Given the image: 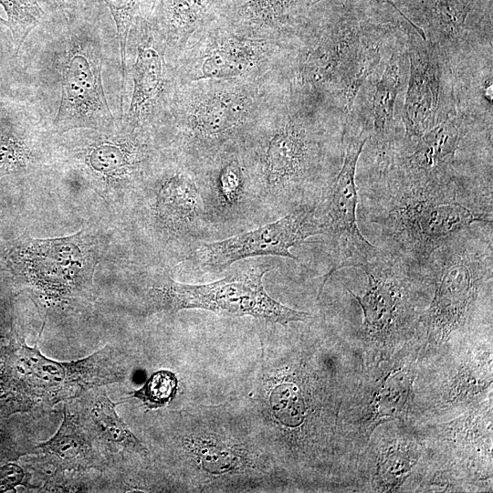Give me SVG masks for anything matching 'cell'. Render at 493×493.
<instances>
[{
  "mask_svg": "<svg viewBox=\"0 0 493 493\" xmlns=\"http://www.w3.org/2000/svg\"><path fill=\"white\" fill-rule=\"evenodd\" d=\"M268 271L267 264L250 265L205 284H184L165 278L151 288L152 299L157 310L168 312L205 309L237 317L251 316L282 326L311 319L310 313L288 308L267 293L263 278Z\"/></svg>",
  "mask_w": 493,
  "mask_h": 493,
  "instance_id": "1",
  "label": "cell"
},
{
  "mask_svg": "<svg viewBox=\"0 0 493 493\" xmlns=\"http://www.w3.org/2000/svg\"><path fill=\"white\" fill-rule=\"evenodd\" d=\"M103 52L91 26L69 24L61 60V96L53 128L61 134L115 121L102 82Z\"/></svg>",
  "mask_w": 493,
  "mask_h": 493,
  "instance_id": "2",
  "label": "cell"
},
{
  "mask_svg": "<svg viewBox=\"0 0 493 493\" xmlns=\"http://www.w3.org/2000/svg\"><path fill=\"white\" fill-rule=\"evenodd\" d=\"M319 155V142L302 118L289 117L274 129L248 173L259 209H278L295 202L312 177Z\"/></svg>",
  "mask_w": 493,
  "mask_h": 493,
  "instance_id": "3",
  "label": "cell"
},
{
  "mask_svg": "<svg viewBox=\"0 0 493 493\" xmlns=\"http://www.w3.org/2000/svg\"><path fill=\"white\" fill-rule=\"evenodd\" d=\"M10 365L18 393L28 404L47 406L76 399L89 389L120 382L124 376L115 350L109 346L87 358L61 362L23 342Z\"/></svg>",
  "mask_w": 493,
  "mask_h": 493,
  "instance_id": "4",
  "label": "cell"
},
{
  "mask_svg": "<svg viewBox=\"0 0 493 493\" xmlns=\"http://www.w3.org/2000/svg\"><path fill=\"white\" fill-rule=\"evenodd\" d=\"M70 161L91 179L130 185L142 180L153 153L146 127H134L121 118L100 128L64 132Z\"/></svg>",
  "mask_w": 493,
  "mask_h": 493,
  "instance_id": "5",
  "label": "cell"
},
{
  "mask_svg": "<svg viewBox=\"0 0 493 493\" xmlns=\"http://www.w3.org/2000/svg\"><path fill=\"white\" fill-rule=\"evenodd\" d=\"M381 39L356 26H340L310 51L304 79L330 86L348 121L359 90L381 60Z\"/></svg>",
  "mask_w": 493,
  "mask_h": 493,
  "instance_id": "6",
  "label": "cell"
},
{
  "mask_svg": "<svg viewBox=\"0 0 493 493\" xmlns=\"http://www.w3.org/2000/svg\"><path fill=\"white\" fill-rule=\"evenodd\" d=\"M368 139L366 131L362 130L357 137L349 141L342 166L325 198L321 212H319L322 235L330 237L334 254L333 264L324 277L319 295L337 270L346 267L364 270L380 261L381 250L362 235L356 214V167Z\"/></svg>",
  "mask_w": 493,
  "mask_h": 493,
  "instance_id": "7",
  "label": "cell"
},
{
  "mask_svg": "<svg viewBox=\"0 0 493 493\" xmlns=\"http://www.w3.org/2000/svg\"><path fill=\"white\" fill-rule=\"evenodd\" d=\"M318 206L303 205L257 228L222 240L201 242L188 256L200 268L221 271L234 263L257 257L275 256L296 261L290 248L307 238L322 235Z\"/></svg>",
  "mask_w": 493,
  "mask_h": 493,
  "instance_id": "8",
  "label": "cell"
},
{
  "mask_svg": "<svg viewBox=\"0 0 493 493\" xmlns=\"http://www.w3.org/2000/svg\"><path fill=\"white\" fill-rule=\"evenodd\" d=\"M412 37L407 47L409 80L403 122L405 138H415L443 121L456 107L448 56L435 42Z\"/></svg>",
  "mask_w": 493,
  "mask_h": 493,
  "instance_id": "9",
  "label": "cell"
},
{
  "mask_svg": "<svg viewBox=\"0 0 493 493\" xmlns=\"http://www.w3.org/2000/svg\"><path fill=\"white\" fill-rule=\"evenodd\" d=\"M173 452L186 467H194L203 482L233 481L265 469L261 454L249 440L208 426L190 427L173 435Z\"/></svg>",
  "mask_w": 493,
  "mask_h": 493,
  "instance_id": "10",
  "label": "cell"
},
{
  "mask_svg": "<svg viewBox=\"0 0 493 493\" xmlns=\"http://www.w3.org/2000/svg\"><path fill=\"white\" fill-rule=\"evenodd\" d=\"M465 116L456 109L443 121L415 138H405L394 164L409 180V194H437L435 187L452 166L467 132Z\"/></svg>",
  "mask_w": 493,
  "mask_h": 493,
  "instance_id": "11",
  "label": "cell"
},
{
  "mask_svg": "<svg viewBox=\"0 0 493 493\" xmlns=\"http://www.w3.org/2000/svg\"><path fill=\"white\" fill-rule=\"evenodd\" d=\"M128 38L135 46L133 89L128 111L121 118L129 125L147 128L166 90V35L155 18L146 22L136 16Z\"/></svg>",
  "mask_w": 493,
  "mask_h": 493,
  "instance_id": "12",
  "label": "cell"
},
{
  "mask_svg": "<svg viewBox=\"0 0 493 493\" xmlns=\"http://www.w3.org/2000/svg\"><path fill=\"white\" fill-rule=\"evenodd\" d=\"M427 312L429 331L446 336L460 326L485 275L483 260L467 250L451 251L439 268Z\"/></svg>",
  "mask_w": 493,
  "mask_h": 493,
  "instance_id": "13",
  "label": "cell"
},
{
  "mask_svg": "<svg viewBox=\"0 0 493 493\" xmlns=\"http://www.w3.org/2000/svg\"><path fill=\"white\" fill-rule=\"evenodd\" d=\"M394 220L403 234L420 249L436 247L474 223L489 222L484 214L426 194L406 195L394 211Z\"/></svg>",
  "mask_w": 493,
  "mask_h": 493,
  "instance_id": "14",
  "label": "cell"
},
{
  "mask_svg": "<svg viewBox=\"0 0 493 493\" xmlns=\"http://www.w3.org/2000/svg\"><path fill=\"white\" fill-rule=\"evenodd\" d=\"M198 185L207 228L240 225L259 210L249 175L236 157Z\"/></svg>",
  "mask_w": 493,
  "mask_h": 493,
  "instance_id": "15",
  "label": "cell"
},
{
  "mask_svg": "<svg viewBox=\"0 0 493 493\" xmlns=\"http://www.w3.org/2000/svg\"><path fill=\"white\" fill-rule=\"evenodd\" d=\"M153 214L157 225L176 239L197 240L207 228L198 183L185 172H175L163 180Z\"/></svg>",
  "mask_w": 493,
  "mask_h": 493,
  "instance_id": "16",
  "label": "cell"
},
{
  "mask_svg": "<svg viewBox=\"0 0 493 493\" xmlns=\"http://www.w3.org/2000/svg\"><path fill=\"white\" fill-rule=\"evenodd\" d=\"M250 101L239 89H223L206 95L187 118V134L193 146L211 150L231 140L248 118Z\"/></svg>",
  "mask_w": 493,
  "mask_h": 493,
  "instance_id": "17",
  "label": "cell"
},
{
  "mask_svg": "<svg viewBox=\"0 0 493 493\" xmlns=\"http://www.w3.org/2000/svg\"><path fill=\"white\" fill-rule=\"evenodd\" d=\"M76 399L79 404L77 414L105 461L115 453L148 456L145 446L117 414L119 403H113L103 390L95 387Z\"/></svg>",
  "mask_w": 493,
  "mask_h": 493,
  "instance_id": "18",
  "label": "cell"
},
{
  "mask_svg": "<svg viewBox=\"0 0 493 493\" xmlns=\"http://www.w3.org/2000/svg\"><path fill=\"white\" fill-rule=\"evenodd\" d=\"M39 128L23 105L7 100L0 108V181L29 172L38 158Z\"/></svg>",
  "mask_w": 493,
  "mask_h": 493,
  "instance_id": "19",
  "label": "cell"
},
{
  "mask_svg": "<svg viewBox=\"0 0 493 493\" xmlns=\"http://www.w3.org/2000/svg\"><path fill=\"white\" fill-rule=\"evenodd\" d=\"M409 67L407 49L396 47L381 77L372 85L368 117L379 153L387 156L393 147L394 106Z\"/></svg>",
  "mask_w": 493,
  "mask_h": 493,
  "instance_id": "20",
  "label": "cell"
},
{
  "mask_svg": "<svg viewBox=\"0 0 493 493\" xmlns=\"http://www.w3.org/2000/svg\"><path fill=\"white\" fill-rule=\"evenodd\" d=\"M37 447L55 466L56 472L101 469L106 461L77 413L64 406L63 421L56 434Z\"/></svg>",
  "mask_w": 493,
  "mask_h": 493,
  "instance_id": "21",
  "label": "cell"
},
{
  "mask_svg": "<svg viewBox=\"0 0 493 493\" xmlns=\"http://www.w3.org/2000/svg\"><path fill=\"white\" fill-rule=\"evenodd\" d=\"M368 277V288L362 296L350 293L363 311L365 330L372 335H387L394 329L404 305V287L390 276L380 261L363 270Z\"/></svg>",
  "mask_w": 493,
  "mask_h": 493,
  "instance_id": "22",
  "label": "cell"
},
{
  "mask_svg": "<svg viewBox=\"0 0 493 493\" xmlns=\"http://www.w3.org/2000/svg\"><path fill=\"white\" fill-rule=\"evenodd\" d=\"M260 47L252 41L226 39L205 55L196 79H226L252 69L259 59Z\"/></svg>",
  "mask_w": 493,
  "mask_h": 493,
  "instance_id": "23",
  "label": "cell"
},
{
  "mask_svg": "<svg viewBox=\"0 0 493 493\" xmlns=\"http://www.w3.org/2000/svg\"><path fill=\"white\" fill-rule=\"evenodd\" d=\"M211 0H155L152 12L167 42L181 41L203 18Z\"/></svg>",
  "mask_w": 493,
  "mask_h": 493,
  "instance_id": "24",
  "label": "cell"
},
{
  "mask_svg": "<svg viewBox=\"0 0 493 493\" xmlns=\"http://www.w3.org/2000/svg\"><path fill=\"white\" fill-rule=\"evenodd\" d=\"M7 16L16 55L27 38L43 19L45 14L37 0H0Z\"/></svg>",
  "mask_w": 493,
  "mask_h": 493,
  "instance_id": "25",
  "label": "cell"
},
{
  "mask_svg": "<svg viewBox=\"0 0 493 493\" xmlns=\"http://www.w3.org/2000/svg\"><path fill=\"white\" fill-rule=\"evenodd\" d=\"M177 385L173 372L161 370L152 374L141 389L133 392L132 396L142 401L147 408L157 409L173 398Z\"/></svg>",
  "mask_w": 493,
  "mask_h": 493,
  "instance_id": "26",
  "label": "cell"
},
{
  "mask_svg": "<svg viewBox=\"0 0 493 493\" xmlns=\"http://www.w3.org/2000/svg\"><path fill=\"white\" fill-rule=\"evenodd\" d=\"M110 9L115 22L119 42L121 66L122 74V93L126 74V49L130 30L139 8V0H103Z\"/></svg>",
  "mask_w": 493,
  "mask_h": 493,
  "instance_id": "27",
  "label": "cell"
},
{
  "mask_svg": "<svg viewBox=\"0 0 493 493\" xmlns=\"http://www.w3.org/2000/svg\"><path fill=\"white\" fill-rule=\"evenodd\" d=\"M311 0H250L240 8V14L252 21L272 22L288 16Z\"/></svg>",
  "mask_w": 493,
  "mask_h": 493,
  "instance_id": "28",
  "label": "cell"
},
{
  "mask_svg": "<svg viewBox=\"0 0 493 493\" xmlns=\"http://www.w3.org/2000/svg\"><path fill=\"white\" fill-rule=\"evenodd\" d=\"M29 477V475L17 464H5L0 467V492L15 490L18 486L37 488V486L30 485Z\"/></svg>",
  "mask_w": 493,
  "mask_h": 493,
  "instance_id": "29",
  "label": "cell"
},
{
  "mask_svg": "<svg viewBox=\"0 0 493 493\" xmlns=\"http://www.w3.org/2000/svg\"><path fill=\"white\" fill-rule=\"evenodd\" d=\"M375 1L390 4L411 25L414 30L417 29V26L410 20V18H408L402 11H400V9L395 5L393 0H375Z\"/></svg>",
  "mask_w": 493,
  "mask_h": 493,
  "instance_id": "30",
  "label": "cell"
},
{
  "mask_svg": "<svg viewBox=\"0 0 493 493\" xmlns=\"http://www.w3.org/2000/svg\"><path fill=\"white\" fill-rule=\"evenodd\" d=\"M53 3L61 9H70L73 8V5L71 3L72 0H52Z\"/></svg>",
  "mask_w": 493,
  "mask_h": 493,
  "instance_id": "31",
  "label": "cell"
},
{
  "mask_svg": "<svg viewBox=\"0 0 493 493\" xmlns=\"http://www.w3.org/2000/svg\"><path fill=\"white\" fill-rule=\"evenodd\" d=\"M2 243L3 242L0 240V278L3 277L4 274L7 273L1 255Z\"/></svg>",
  "mask_w": 493,
  "mask_h": 493,
  "instance_id": "32",
  "label": "cell"
},
{
  "mask_svg": "<svg viewBox=\"0 0 493 493\" xmlns=\"http://www.w3.org/2000/svg\"><path fill=\"white\" fill-rule=\"evenodd\" d=\"M3 27H7V22H6V20L3 19V18L0 16V30H1Z\"/></svg>",
  "mask_w": 493,
  "mask_h": 493,
  "instance_id": "33",
  "label": "cell"
},
{
  "mask_svg": "<svg viewBox=\"0 0 493 493\" xmlns=\"http://www.w3.org/2000/svg\"><path fill=\"white\" fill-rule=\"evenodd\" d=\"M7 100L0 98V108H2L5 103H6Z\"/></svg>",
  "mask_w": 493,
  "mask_h": 493,
  "instance_id": "34",
  "label": "cell"
}]
</instances>
